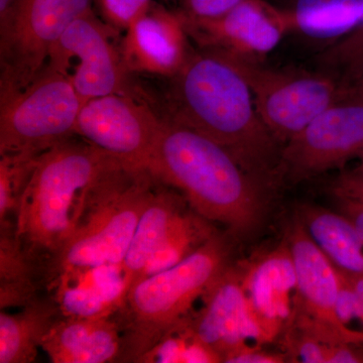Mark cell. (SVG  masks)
Masks as SVG:
<instances>
[{
  "label": "cell",
  "mask_w": 363,
  "mask_h": 363,
  "mask_svg": "<svg viewBox=\"0 0 363 363\" xmlns=\"http://www.w3.org/2000/svg\"><path fill=\"white\" fill-rule=\"evenodd\" d=\"M162 116L219 143L272 193L281 185L283 147L255 108L252 90L225 52L193 49L185 65L169 79Z\"/></svg>",
  "instance_id": "cell-1"
},
{
  "label": "cell",
  "mask_w": 363,
  "mask_h": 363,
  "mask_svg": "<svg viewBox=\"0 0 363 363\" xmlns=\"http://www.w3.org/2000/svg\"><path fill=\"white\" fill-rule=\"evenodd\" d=\"M162 116L147 169L180 191L193 211L223 224L234 238L255 234L266 219L272 193L219 143Z\"/></svg>",
  "instance_id": "cell-2"
},
{
  "label": "cell",
  "mask_w": 363,
  "mask_h": 363,
  "mask_svg": "<svg viewBox=\"0 0 363 363\" xmlns=\"http://www.w3.org/2000/svg\"><path fill=\"white\" fill-rule=\"evenodd\" d=\"M116 161L84 140L72 138L39 155L14 222L16 238L35 266L47 269L58 255Z\"/></svg>",
  "instance_id": "cell-3"
},
{
  "label": "cell",
  "mask_w": 363,
  "mask_h": 363,
  "mask_svg": "<svg viewBox=\"0 0 363 363\" xmlns=\"http://www.w3.org/2000/svg\"><path fill=\"white\" fill-rule=\"evenodd\" d=\"M234 236L217 233L175 266L131 286L118 321L123 335L119 362H140L162 336L190 314L198 298L233 266Z\"/></svg>",
  "instance_id": "cell-4"
},
{
  "label": "cell",
  "mask_w": 363,
  "mask_h": 363,
  "mask_svg": "<svg viewBox=\"0 0 363 363\" xmlns=\"http://www.w3.org/2000/svg\"><path fill=\"white\" fill-rule=\"evenodd\" d=\"M157 183L149 169L114 162L98 184L77 228L45 269L50 284L66 272L121 266Z\"/></svg>",
  "instance_id": "cell-5"
},
{
  "label": "cell",
  "mask_w": 363,
  "mask_h": 363,
  "mask_svg": "<svg viewBox=\"0 0 363 363\" xmlns=\"http://www.w3.org/2000/svg\"><path fill=\"white\" fill-rule=\"evenodd\" d=\"M82 106L69 78L45 66L32 83L0 98V155L38 156L70 140Z\"/></svg>",
  "instance_id": "cell-6"
},
{
  "label": "cell",
  "mask_w": 363,
  "mask_h": 363,
  "mask_svg": "<svg viewBox=\"0 0 363 363\" xmlns=\"http://www.w3.org/2000/svg\"><path fill=\"white\" fill-rule=\"evenodd\" d=\"M225 54L247 81L260 119L281 147L334 102L355 92L325 71L269 68L262 61Z\"/></svg>",
  "instance_id": "cell-7"
},
{
  "label": "cell",
  "mask_w": 363,
  "mask_h": 363,
  "mask_svg": "<svg viewBox=\"0 0 363 363\" xmlns=\"http://www.w3.org/2000/svg\"><path fill=\"white\" fill-rule=\"evenodd\" d=\"M91 9L92 0H23L0 33V98L32 83L69 26Z\"/></svg>",
  "instance_id": "cell-8"
},
{
  "label": "cell",
  "mask_w": 363,
  "mask_h": 363,
  "mask_svg": "<svg viewBox=\"0 0 363 363\" xmlns=\"http://www.w3.org/2000/svg\"><path fill=\"white\" fill-rule=\"evenodd\" d=\"M297 278V301L288 325L335 344H363V332L352 330L339 319L341 274L310 238L297 215L285 238Z\"/></svg>",
  "instance_id": "cell-9"
},
{
  "label": "cell",
  "mask_w": 363,
  "mask_h": 363,
  "mask_svg": "<svg viewBox=\"0 0 363 363\" xmlns=\"http://www.w3.org/2000/svg\"><path fill=\"white\" fill-rule=\"evenodd\" d=\"M363 157V91L334 102L281 150V183L298 184Z\"/></svg>",
  "instance_id": "cell-10"
},
{
  "label": "cell",
  "mask_w": 363,
  "mask_h": 363,
  "mask_svg": "<svg viewBox=\"0 0 363 363\" xmlns=\"http://www.w3.org/2000/svg\"><path fill=\"white\" fill-rule=\"evenodd\" d=\"M117 33L91 9L52 47L47 65L69 78L83 104L116 93L140 95L130 84L121 45L114 43Z\"/></svg>",
  "instance_id": "cell-11"
},
{
  "label": "cell",
  "mask_w": 363,
  "mask_h": 363,
  "mask_svg": "<svg viewBox=\"0 0 363 363\" xmlns=\"http://www.w3.org/2000/svg\"><path fill=\"white\" fill-rule=\"evenodd\" d=\"M162 123L142 95L116 93L83 104L76 135L124 166L147 169Z\"/></svg>",
  "instance_id": "cell-12"
},
{
  "label": "cell",
  "mask_w": 363,
  "mask_h": 363,
  "mask_svg": "<svg viewBox=\"0 0 363 363\" xmlns=\"http://www.w3.org/2000/svg\"><path fill=\"white\" fill-rule=\"evenodd\" d=\"M180 16L189 38L198 48L255 61H262L292 32L286 11L266 0H242L228 13L211 20Z\"/></svg>",
  "instance_id": "cell-13"
},
{
  "label": "cell",
  "mask_w": 363,
  "mask_h": 363,
  "mask_svg": "<svg viewBox=\"0 0 363 363\" xmlns=\"http://www.w3.org/2000/svg\"><path fill=\"white\" fill-rule=\"evenodd\" d=\"M204 305L191 316L196 337L218 355L221 362L245 347L250 339L262 344L243 286V264L233 266L203 295Z\"/></svg>",
  "instance_id": "cell-14"
},
{
  "label": "cell",
  "mask_w": 363,
  "mask_h": 363,
  "mask_svg": "<svg viewBox=\"0 0 363 363\" xmlns=\"http://www.w3.org/2000/svg\"><path fill=\"white\" fill-rule=\"evenodd\" d=\"M124 33L121 54L130 73L172 78L193 51L180 14L156 1Z\"/></svg>",
  "instance_id": "cell-15"
},
{
  "label": "cell",
  "mask_w": 363,
  "mask_h": 363,
  "mask_svg": "<svg viewBox=\"0 0 363 363\" xmlns=\"http://www.w3.org/2000/svg\"><path fill=\"white\" fill-rule=\"evenodd\" d=\"M243 286L262 343L272 342L285 331L297 301V278L286 240L250 264H243Z\"/></svg>",
  "instance_id": "cell-16"
},
{
  "label": "cell",
  "mask_w": 363,
  "mask_h": 363,
  "mask_svg": "<svg viewBox=\"0 0 363 363\" xmlns=\"http://www.w3.org/2000/svg\"><path fill=\"white\" fill-rule=\"evenodd\" d=\"M42 350L54 363L119 362L121 326L112 317L61 315L43 339Z\"/></svg>",
  "instance_id": "cell-17"
},
{
  "label": "cell",
  "mask_w": 363,
  "mask_h": 363,
  "mask_svg": "<svg viewBox=\"0 0 363 363\" xmlns=\"http://www.w3.org/2000/svg\"><path fill=\"white\" fill-rule=\"evenodd\" d=\"M55 302L64 316L112 317L124 301L121 266H102L60 274Z\"/></svg>",
  "instance_id": "cell-18"
},
{
  "label": "cell",
  "mask_w": 363,
  "mask_h": 363,
  "mask_svg": "<svg viewBox=\"0 0 363 363\" xmlns=\"http://www.w3.org/2000/svg\"><path fill=\"white\" fill-rule=\"evenodd\" d=\"M173 190L174 188L159 180L143 210L121 262L124 298L131 286L142 278L150 260L161 247L176 222L187 211L184 206L187 202L185 198Z\"/></svg>",
  "instance_id": "cell-19"
},
{
  "label": "cell",
  "mask_w": 363,
  "mask_h": 363,
  "mask_svg": "<svg viewBox=\"0 0 363 363\" xmlns=\"http://www.w3.org/2000/svg\"><path fill=\"white\" fill-rule=\"evenodd\" d=\"M297 216L310 238L343 274L363 277V240L339 212L304 205Z\"/></svg>",
  "instance_id": "cell-20"
},
{
  "label": "cell",
  "mask_w": 363,
  "mask_h": 363,
  "mask_svg": "<svg viewBox=\"0 0 363 363\" xmlns=\"http://www.w3.org/2000/svg\"><path fill=\"white\" fill-rule=\"evenodd\" d=\"M292 32L327 45L348 35L363 18V0H278Z\"/></svg>",
  "instance_id": "cell-21"
},
{
  "label": "cell",
  "mask_w": 363,
  "mask_h": 363,
  "mask_svg": "<svg viewBox=\"0 0 363 363\" xmlns=\"http://www.w3.org/2000/svg\"><path fill=\"white\" fill-rule=\"evenodd\" d=\"M57 303L38 298L16 314L0 313V363H30L43 339L61 316Z\"/></svg>",
  "instance_id": "cell-22"
},
{
  "label": "cell",
  "mask_w": 363,
  "mask_h": 363,
  "mask_svg": "<svg viewBox=\"0 0 363 363\" xmlns=\"http://www.w3.org/2000/svg\"><path fill=\"white\" fill-rule=\"evenodd\" d=\"M37 266L16 235L14 224L1 225L0 308L25 307L38 300Z\"/></svg>",
  "instance_id": "cell-23"
},
{
  "label": "cell",
  "mask_w": 363,
  "mask_h": 363,
  "mask_svg": "<svg viewBox=\"0 0 363 363\" xmlns=\"http://www.w3.org/2000/svg\"><path fill=\"white\" fill-rule=\"evenodd\" d=\"M217 233L218 231L215 228L214 223L192 209L190 211L187 210L171 229L140 279L179 264L201 247Z\"/></svg>",
  "instance_id": "cell-24"
},
{
  "label": "cell",
  "mask_w": 363,
  "mask_h": 363,
  "mask_svg": "<svg viewBox=\"0 0 363 363\" xmlns=\"http://www.w3.org/2000/svg\"><path fill=\"white\" fill-rule=\"evenodd\" d=\"M316 62L348 89L363 91V18L348 35L327 45Z\"/></svg>",
  "instance_id": "cell-25"
},
{
  "label": "cell",
  "mask_w": 363,
  "mask_h": 363,
  "mask_svg": "<svg viewBox=\"0 0 363 363\" xmlns=\"http://www.w3.org/2000/svg\"><path fill=\"white\" fill-rule=\"evenodd\" d=\"M140 362H221V359L196 337L189 314L169 329Z\"/></svg>",
  "instance_id": "cell-26"
},
{
  "label": "cell",
  "mask_w": 363,
  "mask_h": 363,
  "mask_svg": "<svg viewBox=\"0 0 363 363\" xmlns=\"http://www.w3.org/2000/svg\"><path fill=\"white\" fill-rule=\"evenodd\" d=\"M30 154L0 155V222L14 224L21 195L37 157Z\"/></svg>",
  "instance_id": "cell-27"
},
{
  "label": "cell",
  "mask_w": 363,
  "mask_h": 363,
  "mask_svg": "<svg viewBox=\"0 0 363 363\" xmlns=\"http://www.w3.org/2000/svg\"><path fill=\"white\" fill-rule=\"evenodd\" d=\"M102 20L117 32H125L155 0H95Z\"/></svg>",
  "instance_id": "cell-28"
},
{
  "label": "cell",
  "mask_w": 363,
  "mask_h": 363,
  "mask_svg": "<svg viewBox=\"0 0 363 363\" xmlns=\"http://www.w3.org/2000/svg\"><path fill=\"white\" fill-rule=\"evenodd\" d=\"M178 11L189 20H211L223 16L242 0H176Z\"/></svg>",
  "instance_id": "cell-29"
},
{
  "label": "cell",
  "mask_w": 363,
  "mask_h": 363,
  "mask_svg": "<svg viewBox=\"0 0 363 363\" xmlns=\"http://www.w3.org/2000/svg\"><path fill=\"white\" fill-rule=\"evenodd\" d=\"M334 195L339 213L350 220L363 240V199L336 193Z\"/></svg>",
  "instance_id": "cell-30"
},
{
  "label": "cell",
  "mask_w": 363,
  "mask_h": 363,
  "mask_svg": "<svg viewBox=\"0 0 363 363\" xmlns=\"http://www.w3.org/2000/svg\"><path fill=\"white\" fill-rule=\"evenodd\" d=\"M286 362H288V357L285 354L269 353L262 350V348L250 347V346L233 353L224 360V362L227 363H281Z\"/></svg>",
  "instance_id": "cell-31"
},
{
  "label": "cell",
  "mask_w": 363,
  "mask_h": 363,
  "mask_svg": "<svg viewBox=\"0 0 363 363\" xmlns=\"http://www.w3.org/2000/svg\"><path fill=\"white\" fill-rule=\"evenodd\" d=\"M336 194L363 199V171L341 176L333 189Z\"/></svg>",
  "instance_id": "cell-32"
},
{
  "label": "cell",
  "mask_w": 363,
  "mask_h": 363,
  "mask_svg": "<svg viewBox=\"0 0 363 363\" xmlns=\"http://www.w3.org/2000/svg\"><path fill=\"white\" fill-rule=\"evenodd\" d=\"M359 344H335L329 351L327 363L363 362V352L357 347Z\"/></svg>",
  "instance_id": "cell-33"
},
{
  "label": "cell",
  "mask_w": 363,
  "mask_h": 363,
  "mask_svg": "<svg viewBox=\"0 0 363 363\" xmlns=\"http://www.w3.org/2000/svg\"><path fill=\"white\" fill-rule=\"evenodd\" d=\"M23 0H0V33L6 32L20 11Z\"/></svg>",
  "instance_id": "cell-34"
},
{
  "label": "cell",
  "mask_w": 363,
  "mask_h": 363,
  "mask_svg": "<svg viewBox=\"0 0 363 363\" xmlns=\"http://www.w3.org/2000/svg\"><path fill=\"white\" fill-rule=\"evenodd\" d=\"M343 274L345 276V278L347 279V281H350L351 286L354 289L355 292L359 295V297L362 298L363 301V277L350 276V274Z\"/></svg>",
  "instance_id": "cell-35"
}]
</instances>
